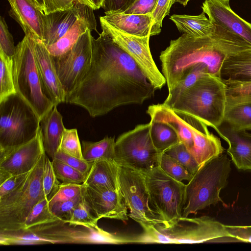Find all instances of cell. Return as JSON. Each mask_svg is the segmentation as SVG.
<instances>
[{
	"mask_svg": "<svg viewBox=\"0 0 251 251\" xmlns=\"http://www.w3.org/2000/svg\"><path fill=\"white\" fill-rule=\"evenodd\" d=\"M156 90L134 59L101 32L93 37L88 71L65 102L83 108L95 118L121 106L142 104Z\"/></svg>",
	"mask_w": 251,
	"mask_h": 251,
	"instance_id": "1",
	"label": "cell"
},
{
	"mask_svg": "<svg viewBox=\"0 0 251 251\" xmlns=\"http://www.w3.org/2000/svg\"><path fill=\"white\" fill-rule=\"evenodd\" d=\"M251 49V45L241 37L216 25L211 35L196 37L183 33L172 40L159 55L161 73L168 91L194 66H205L211 75L220 76L221 69L227 57Z\"/></svg>",
	"mask_w": 251,
	"mask_h": 251,
	"instance_id": "2",
	"label": "cell"
},
{
	"mask_svg": "<svg viewBox=\"0 0 251 251\" xmlns=\"http://www.w3.org/2000/svg\"><path fill=\"white\" fill-rule=\"evenodd\" d=\"M143 232L131 237V243L195 244L238 242L226 225L209 216L181 217L164 226L140 224Z\"/></svg>",
	"mask_w": 251,
	"mask_h": 251,
	"instance_id": "3",
	"label": "cell"
},
{
	"mask_svg": "<svg viewBox=\"0 0 251 251\" xmlns=\"http://www.w3.org/2000/svg\"><path fill=\"white\" fill-rule=\"evenodd\" d=\"M226 104V85L220 76L209 75L199 79L170 107L192 116L214 128L224 123Z\"/></svg>",
	"mask_w": 251,
	"mask_h": 251,
	"instance_id": "4",
	"label": "cell"
},
{
	"mask_svg": "<svg viewBox=\"0 0 251 251\" xmlns=\"http://www.w3.org/2000/svg\"><path fill=\"white\" fill-rule=\"evenodd\" d=\"M230 161L222 154L200 166L185 185L182 216L187 217L219 201L221 190L227 184Z\"/></svg>",
	"mask_w": 251,
	"mask_h": 251,
	"instance_id": "5",
	"label": "cell"
},
{
	"mask_svg": "<svg viewBox=\"0 0 251 251\" xmlns=\"http://www.w3.org/2000/svg\"><path fill=\"white\" fill-rule=\"evenodd\" d=\"M46 155L45 152L16 188L0 198V232L23 230L28 214L45 198L42 179Z\"/></svg>",
	"mask_w": 251,
	"mask_h": 251,
	"instance_id": "6",
	"label": "cell"
},
{
	"mask_svg": "<svg viewBox=\"0 0 251 251\" xmlns=\"http://www.w3.org/2000/svg\"><path fill=\"white\" fill-rule=\"evenodd\" d=\"M13 74L16 93L32 108L41 121L54 105L44 92L34 56L33 38L29 35H25L16 46Z\"/></svg>",
	"mask_w": 251,
	"mask_h": 251,
	"instance_id": "7",
	"label": "cell"
},
{
	"mask_svg": "<svg viewBox=\"0 0 251 251\" xmlns=\"http://www.w3.org/2000/svg\"><path fill=\"white\" fill-rule=\"evenodd\" d=\"M40 128L37 115L17 93L0 102V150L29 141Z\"/></svg>",
	"mask_w": 251,
	"mask_h": 251,
	"instance_id": "8",
	"label": "cell"
},
{
	"mask_svg": "<svg viewBox=\"0 0 251 251\" xmlns=\"http://www.w3.org/2000/svg\"><path fill=\"white\" fill-rule=\"evenodd\" d=\"M161 154L152 143L149 123L138 125L119 136L113 160L119 165L146 174L159 166Z\"/></svg>",
	"mask_w": 251,
	"mask_h": 251,
	"instance_id": "9",
	"label": "cell"
},
{
	"mask_svg": "<svg viewBox=\"0 0 251 251\" xmlns=\"http://www.w3.org/2000/svg\"><path fill=\"white\" fill-rule=\"evenodd\" d=\"M152 207L166 226L182 217L185 185L172 178L158 166L145 174Z\"/></svg>",
	"mask_w": 251,
	"mask_h": 251,
	"instance_id": "10",
	"label": "cell"
},
{
	"mask_svg": "<svg viewBox=\"0 0 251 251\" xmlns=\"http://www.w3.org/2000/svg\"><path fill=\"white\" fill-rule=\"evenodd\" d=\"M119 166V189L129 211L128 216L139 225L164 224L152 206L145 174L126 166Z\"/></svg>",
	"mask_w": 251,
	"mask_h": 251,
	"instance_id": "11",
	"label": "cell"
},
{
	"mask_svg": "<svg viewBox=\"0 0 251 251\" xmlns=\"http://www.w3.org/2000/svg\"><path fill=\"white\" fill-rule=\"evenodd\" d=\"M91 31L88 29L65 53L56 57L52 56L66 97L79 85L90 68L93 53Z\"/></svg>",
	"mask_w": 251,
	"mask_h": 251,
	"instance_id": "12",
	"label": "cell"
},
{
	"mask_svg": "<svg viewBox=\"0 0 251 251\" xmlns=\"http://www.w3.org/2000/svg\"><path fill=\"white\" fill-rule=\"evenodd\" d=\"M100 21L102 32L108 35L135 61L150 83L156 89L166 84L165 77L153 59L149 46L150 36L139 37L124 33L106 22L101 17Z\"/></svg>",
	"mask_w": 251,
	"mask_h": 251,
	"instance_id": "13",
	"label": "cell"
},
{
	"mask_svg": "<svg viewBox=\"0 0 251 251\" xmlns=\"http://www.w3.org/2000/svg\"><path fill=\"white\" fill-rule=\"evenodd\" d=\"M60 221L42 225L28 230L57 242V244H122L131 243L130 237L110 233L99 226L72 227Z\"/></svg>",
	"mask_w": 251,
	"mask_h": 251,
	"instance_id": "14",
	"label": "cell"
},
{
	"mask_svg": "<svg viewBox=\"0 0 251 251\" xmlns=\"http://www.w3.org/2000/svg\"><path fill=\"white\" fill-rule=\"evenodd\" d=\"M45 152L41 128L29 141L0 150V184L12 175L30 171Z\"/></svg>",
	"mask_w": 251,
	"mask_h": 251,
	"instance_id": "15",
	"label": "cell"
},
{
	"mask_svg": "<svg viewBox=\"0 0 251 251\" xmlns=\"http://www.w3.org/2000/svg\"><path fill=\"white\" fill-rule=\"evenodd\" d=\"M83 198L93 214L99 220L113 219L127 221V208L120 189L93 188L83 184Z\"/></svg>",
	"mask_w": 251,
	"mask_h": 251,
	"instance_id": "16",
	"label": "cell"
},
{
	"mask_svg": "<svg viewBox=\"0 0 251 251\" xmlns=\"http://www.w3.org/2000/svg\"><path fill=\"white\" fill-rule=\"evenodd\" d=\"M94 9L78 3L71 9L42 15V42L52 45L63 36L76 21L83 18H94Z\"/></svg>",
	"mask_w": 251,
	"mask_h": 251,
	"instance_id": "17",
	"label": "cell"
},
{
	"mask_svg": "<svg viewBox=\"0 0 251 251\" xmlns=\"http://www.w3.org/2000/svg\"><path fill=\"white\" fill-rule=\"evenodd\" d=\"M201 8L213 25L223 27L251 45V23L232 10L229 0H205Z\"/></svg>",
	"mask_w": 251,
	"mask_h": 251,
	"instance_id": "18",
	"label": "cell"
},
{
	"mask_svg": "<svg viewBox=\"0 0 251 251\" xmlns=\"http://www.w3.org/2000/svg\"><path fill=\"white\" fill-rule=\"evenodd\" d=\"M33 47L45 94L54 105L65 102L66 95L58 77L52 55L41 41L33 38Z\"/></svg>",
	"mask_w": 251,
	"mask_h": 251,
	"instance_id": "19",
	"label": "cell"
},
{
	"mask_svg": "<svg viewBox=\"0 0 251 251\" xmlns=\"http://www.w3.org/2000/svg\"><path fill=\"white\" fill-rule=\"evenodd\" d=\"M9 16L21 26L25 35L42 41V15L37 0H7Z\"/></svg>",
	"mask_w": 251,
	"mask_h": 251,
	"instance_id": "20",
	"label": "cell"
},
{
	"mask_svg": "<svg viewBox=\"0 0 251 251\" xmlns=\"http://www.w3.org/2000/svg\"><path fill=\"white\" fill-rule=\"evenodd\" d=\"M229 145L227 153L240 170H251V133L247 130H235L223 124L216 131Z\"/></svg>",
	"mask_w": 251,
	"mask_h": 251,
	"instance_id": "21",
	"label": "cell"
},
{
	"mask_svg": "<svg viewBox=\"0 0 251 251\" xmlns=\"http://www.w3.org/2000/svg\"><path fill=\"white\" fill-rule=\"evenodd\" d=\"M101 17L111 25L126 34L139 37L150 36L151 14L136 15L105 12V15Z\"/></svg>",
	"mask_w": 251,
	"mask_h": 251,
	"instance_id": "22",
	"label": "cell"
},
{
	"mask_svg": "<svg viewBox=\"0 0 251 251\" xmlns=\"http://www.w3.org/2000/svg\"><path fill=\"white\" fill-rule=\"evenodd\" d=\"M119 167L113 159H98L93 162L83 184L96 189L119 190Z\"/></svg>",
	"mask_w": 251,
	"mask_h": 251,
	"instance_id": "23",
	"label": "cell"
},
{
	"mask_svg": "<svg viewBox=\"0 0 251 251\" xmlns=\"http://www.w3.org/2000/svg\"><path fill=\"white\" fill-rule=\"evenodd\" d=\"M207 126L201 122L194 138V144L189 151L200 165L222 154L224 148L220 139L211 133Z\"/></svg>",
	"mask_w": 251,
	"mask_h": 251,
	"instance_id": "24",
	"label": "cell"
},
{
	"mask_svg": "<svg viewBox=\"0 0 251 251\" xmlns=\"http://www.w3.org/2000/svg\"><path fill=\"white\" fill-rule=\"evenodd\" d=\"M40 128L45 152L52 158L58 150L65 129L63 117L56 105H54L40 121Z\"/></svg>",
	"mask_w": 251,
	"mask_h": 251,
	"instance_id": "25",
	"label": "cell"
},
{
	"mask_svg": "<svg viewBox=\"0 0 251 251\" xmlns=\"http://www.w3.org/2000/svg\"><path fill=\"white\" fill-rule=\"evenodd\" d=\"M220 75L225 79L251 81V49L226 58L223 63Z\"/></svg>",
	"mask_w": 251,
	"mask_h": 251,
	"instance_id": "26",
	"label": "cell"
},
{
	"mask_svg": "<svg viewBox=\"0 0 251 251\" xmlns=\"http://www.w3.org/2000/svg\"><path fill=\"white\" fill-rule=\"evenodd\" d=\"M88 29L97 31L95 17L83 18L77 20L69 30L56 42L46 46L52 56L62 55L72 48Z\"/></svg>",
	"mask_w": 251,
	"mask_h": 251,
	"instance_id": "27",
	"label": "cell"
},
{
	"mask_svg": "<svg viewBox=\"0 0 251 251\" xmlns=\"http://www.w3.org/2000/svg\"><path fill=\"white\" fill-rule=\"evenodd\" d=\"M171 20L178 30L183 33L196 37H205L212 34L216 25H213L202 12L199 15H177L171 16Z\"/></svg>",
	"mask_w": 251,
	"mask_h": 251,
	"instance_id": "28",
	"label": "cell"
},
{
	"mask_svg": "<svg viewBox=\"0 0 251 251\" xmlns=\"http://www.w3.org/2000/svg\"><path fill=\"white\" fill-rule=\"evenodd\" d=\"M150 130L152 143L160 153H164L180 142L176 131L167 124L151 119Z\"/></svg>",
	"mask_w": 251,
	"mask_h": 251,
	"instance_id": "29",
	"label": "cell"
},
{
	"mask_svg": "<svg viewBox=\"0 0 251 251\" xmlns=\"http://www.w3.org/2000/svg\"><path fill=\"white\" fill-rule=\"evenodd\" d=\"M224 123L235 130H251V102L226 103Z\"/></svg>",
	"mask_w": 251,
	"mask_h": 251,
	"instance_id": "30",
	"label": "cell"
},
{
	"mask_svg": "<svg viewBox=\"0 0 251 251\" xmlns=\"http://www.w3.org/2000/svg\"><path fill=\"white\" fill-rule=\"evenodd\" d=\"M115 141L114 137L108 136L98 142L82 141L81 148L83 159L90 162L101 158L113 159Z\"/></svg>",
	"mask_w": 251,
	"mask_h": 251,
	"instance_id": "31",
	"label": "cell"
},
{
	"mask_svg": "<svg viewBox=\"0 0 251 251\" xmlns=\"http://www.w3.org/2000/svg\"><path fill=\"white\" fill-rule=\"evenodd\" d=\"M209 74L207 68L203 65L193 67L176 86L169 92L163 104L171 107L179 97L186 90L193 86L199 79L207 76Z\"/></svg>",
	"mask_w": 251,
	"mask_h": 251,
	"instance_id": "32",
	"label": "cell"
},
{
	"mask_svg": "<svg viewBox=\"0 0 251 251\" xmlns=\"http://www.w3.org/2000/svg\"><path fill=\"white\" fill-rule=\"evenodd\" d=\"M47 244L57 243L54 240L45 238L29 230L0 232L1 245H33Z\"/></svg>",
	"mask_w": 251,
	"mask_h": 251,
	"instance_id": "33",
	"label": "cell"
},
{
	"mask_svg": "<svg viewBox=\"0 0 251 251\" xmlns=\"http://www.w3.org/2000/svg\"><path fill=\"white\" fill-rule=\"evenodd\" d=\"M60 221V219L51 212L49 200L45 198L39 201L28 214L25 219L23 230H28L36 226Z\"/></svg>",
	"mask_w": 251,
	"mask_h": 251,
	"instance_id": "34",
	"label": "cell"
},
{
	"mask_svg": "<svg viewBox=\"0 0 251 251\" xmlns=\"http://www.w3.org/2000/svg\"><path fill=\"white\" fill-rule=\"evenodd\" d=\"M16 93L13 74V57L0 50V102Z\"/></svg>",
	"mask_w": 251,
	"mask_h": 251,
	"instance_id": "35",
	"label": "cell"
},
{
	"mask_svg": "<svg viewBox=\"0 0 251 251\" xmlns=\"http://www.w3.org/2000/svg\"><path fill=\"white\" fill-rule=\"evenodd\" d=\"M223 79L226 85V103L251 102V81Z\"/></svg>",
	"mask_w": 251,
	"mask_h": 251,
	"instance_id": "36",
	"label": "cell"
},
{
	"mask_svg": "<svg viewBox=\"0 0 251 251\" xmlns=\"http://www.w3.org/2000/svg\"><path fill=\"white\" fill-rule=\"evenodd\" d=\"M99 219L93 214L82 197L74 210L70 219L66 222V224L73 226H83L97 228L99 227Z\"/></svg>",
	"mask_w": 251,
	"mask_h": 251,
	"instance_id": "37",
	"label": "cell"
},
{
	"mask_svg": "<svg viewBox=\"0 0 251 251\" xmlns=\"http://www.w3.org/2000/svg\"><path fill=\"white\" fill-rule=\"evenodd\" d=\"M52 166L61 183L82 184L87 175L56 159H52Z\"/></svg>",
	"mask_w": 251,
	"mask_h": 251,
	"instance_id": "38",
	"label": "cell"
},
{
	"mask_svg": "<svg viewBox=\"0 0 251 251\" xmlns=\"http://www.w3.org/2000/svg\"><path fill=\"white\" fill-rule=\"evenodd\" d=\"M182 165L192 176L198 170L200 165L193 155L183 143L179 142L165 152Z\"/></svg>",
	"mask_w": 251,
	"mask_h": 251,
	"instance_id": "39",
	"label": "cell"
},
{
	"mask_svg": "<svg viewBox=\"0 0 251 251\" xmlns=\"http://www.w3.org/2000/svg\"><path fill=\"white\" fill-rule=\"evenodd\" d=\"M159 167L168 175L180 182L188 181L193 176L178 162L165 153L161 155Z\"/></svg>",
	"mask_w": 251,
	"mask_h": 251,
	"instance_id": "40",
	"label": "cell"
},
{
	"mask_svg": "<svg viewBox=\"0 0 251 251\" xmlns=\"http://www.w3.org/2000/svg\"><path fill=\"white\" fill-rule=\"evenodd\" d=\"M58 150L71 156L84 159L81 144L79 141L76 128H65L61 140Z\"/></svg>",
	"mask_w": 251,
	"mask_h": 251,
	"instance_id": "41",
	"label": "cell"
},
{
	"mask_svg": "<svg viewBox=\"0 0 251 251\" xmlns=\"http://www.w3.org/2000/svg\"><path fill=\"white\" fill-rule=\"evenodd\" d=\"M60 183L55 174L52 161L46 155L42 179L45 198L49 201L57 191Z\"/></svg>",
	"mask_w": 251,
	"mask_h": 251,
	"instance_id": "42",
	"label": "cell"
},
{
	"mask_svg": "<svg viewBox=\"0 0 251 251\" xmlns=\"http://www.w3.org/2000/svg\"><path fill=\"white\" fill-rule=\"evenodd\" d=\"M175 0H158L155 8L151 14L152 24L150 31V36L159 34L162 25L164 17L169 15L172 5Z\"/></svg>",
	"mask_w": 251,
	"mask_h": 251,
	"instance_id": "43",
	"label": "cell"
},
{
	"mask_svg": "<svg viewBox=\"0 0 251 251\" xmlns=\"http://www.w3.org/2000/svg\"><path fill=\"white\" fill-rule=\"evenodd\" d=\"M82 198V193L73 199L56 202L50 206L51 212L65 223L68 221L76 206Z\"/></svg>",
	"mask_w": 251,
	"mask_h": 251,
	"instance_id": "44",
	"label": "cell"
},
{
	"mask_svg": "<svg viewBox=\"0 0 251 251\" xmlns=\"http://www.w3.org/2000/svg\"><path fill=\"white\" fill-rule=\"evenodd\" d=\"M82 189L83 184L61 183L57 191L49 201V206L56 202L73 199L82 193Z\"/></svg>",
	"mask_w": 251,
	"mask_h": 251,
	"instance_id": "45",
	"label": "cell"
},
{
	"mask_svg": "<svg viewBox=\"0 0 251 251\" xmlns=\"http://www.w3.org/2000/svg\"><path fill=\"white\" fill-rule=\"evenodd\" d=\"M37 1L40 11L44 15L70 9L80 3L78 0H37Z\"/></svg>",
	"mask_w": 251,
	"mask_h": 251,
	"instance_id": "46",
	"label": "cell"
},
{
	"mask_svg": "<svg viewBox=\"0 0 251 251\" xmlns=\"http://www.w3.org/2000/svg\"><path fill=\"white\" fill-rule=\"evenodd\" d=\"M52 159L59 160L86 175L93 164V162L66 154L59 150L55 153Z\"/></svg>",
	"mask_w": 251,
	"mask_h": 251,
	"instance_id": "47",
	"label": "cell"
},
{
	"mask_svg": "<svg viewBox=\"0 0 251 251\" xmlns=\"http://www.w3.org/2000/svg\"><path fill=\"white\" fill-rule=\"evenodd\" d=\"M0 50L10 57H13L16 51L13 38L10 33L4 18H0Z\"/></svg>",
	"mask_w": 251,
	"mask_h": 251,
	"instance_id": "48",
	"label": "cell"
},
{
	"mask_svg": "<svg viewBox=\"0 0 251 251\" xmlns=\"http://www.w3.org/2000/svg\"><path fill=\"white\" fill-rule=\"evenodd\" d=\"M158 0H136L125 12L127 14H152Z\"/></svg>",
	"mask_w": 251,
	"mask_h": 251,
	"instance_id": "49",
	"label": "cell"
},
{
	"mask_svg": "<svg viewBox=\"0 0 251 251\" xmlns=\"http://www.w3.org/2000/svg\"><path fill=\"white\" fill-rule=\"evenodd\" d=\"M29 172L12 175L0 184V198L16 188L27 177Z\"/></svg>",
	"mask_w": 251,
	"mask_h": 251,
	"instance_id": "50",
	"label": "cell"
},
{
	"mask_svg": "<svg viewBox=\"0 0 251 251\" xmlns=\"http://www.w3.org/2000/svg\"><path fill=\"white\" fill-rule=\"evenodd\" d=\"M136 0H104L101 8L105 12H124Z\"/></svg>",
	"mask_w": 251,
	"mask_h": 251,
	"instance_id": "51",
	"label": "cell"
},
{
	"mask_svg": "<svg viewBox=\"0 0 251 251\" xmlns=\"http://www.w3.org/2000/svg\"><path fill=\"white\" fill-rule=\"evenodd\" d=\"M226 227L228 232L238 242L251 243V226H234L226 225Z\"/></svg>",
	"mask_w": 251,
	"mask_h": 251,
	"instance_id": "52",
	"label": "cell"
},
{
	"mask_svg": "<svg viewBox=\"0 0 251 251\" xmlns=\"http://www.w3.org/2000/svg\"><path fill=\"white\" fill-rule=\"evenodd\" d=\"M79 2L85 5H87L94 10L99 9L101 8L103 2L104 0H78Z\"/></svg>",
	"mask_w": 251,
	"mask_h": 251,
	"instance_id": "53",
	"label": "cell"
},
{
	"mask_svg": "<svg viewBox=\"0 0 251 251\" xmlns=\"http://www.w3.org/2000/svg\"><path fill=\"white\" fill-rule=\"evenodd\" d=\"M190 0H175L176 2H178L183 6H186Z\"/></svg>",
	"mask_w": 251,
	"mask_h": 251,
	"instance_id": "54",
	"label": "cell"
}]
</instances>
